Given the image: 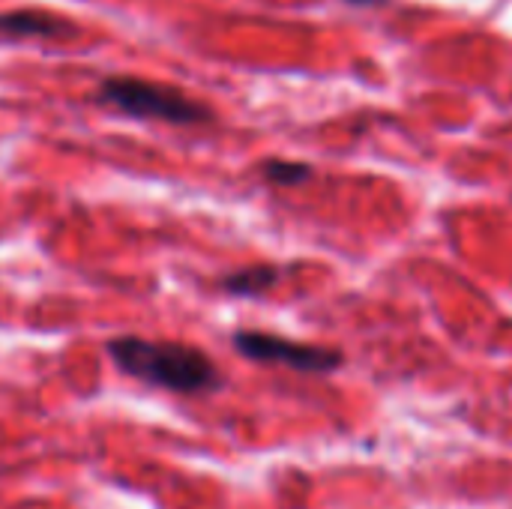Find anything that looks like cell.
<instances>
[{
	"label": "cell",
	"instance_id": "1",
	"mask_svg": "<svg viewBox=\"0 0 512 509\" xmlns=\"http://www.w3.org/2000/svg\"><path fill=\"white\" fill-rule=\"evenodd\" d=\"M108 354L114 366L129 378L168 393L198 396L222 384L213 360L204 351L180 342H150L138 336H123L108 342Z\"/></svg>",
	"mask_w": 512,
	"mask_h": 509
},
{
	"label": "cell",
	"instance_id": "2",
	"mask_svg": "<svg viewBox=\"0 0 512 509\" xmlns=\"http://www.w3.org/2000/svg\"><path fill=\"white\" fill-rule=\"evenodd\" d=\"M99 102H105L129 117H138V120H165V123H177V126L207 123L213 117L210 108L183 96L174 87L150 84V81H138V78H126V75L108 78L99 90Z\"/></svg>",
	"mask_w": 512,
	"mask_h": 509
},
{
	"label": "cell",
	"instance_id": "3",
	"mask_svg": "<svg viewBox=\"0 0 512 509\" xmlns=\"http://www.w3.org/2000/svg\"><path fill=\"white\" fill-rule=\"evenodd\" d=\"M234 348L255 360V363H279L297 372H309V375H321V372H333L342 366V354L330 351V348H315V345H300L282 336H270V333H252L243 330L234 336Z\"/></svg>",
	"mask_w": 512,
	"mask_h": 509
},
{
	"label": "cell",
	"instance_id": "4",
	"mask_svg": "<svg viewBox=\"0 0 512 509\" xmlns=\"http://www.w3.org/2000/svg\"><path fill=\"white\" fill-rule=\"evenodd\" d=\"M0 33H9V36H63V33H69V24H63L45 12L18 9V12L0 15Z\"/></svg>",
	"mask_w": 512,
	"mask_h": 509
},
{
	"label": "cell",
	"instance_id": "5",
	"mask_svg": "<svg viewBox=\"0 0 512 509\" xmlns=\"http://www.w3.org/2000/svg\"><path fill=\"white\" fill-rule=\"evenodd\" d=\"M273 282H276V270L273 267H249V270H240L234 276H225L222 279V288L228 294L255 297V294H264Z\"/></svg>",
	"mask_w": 512,
	"mask_h": 509
},
{
	"label": "cell",
	"instance_id": "6",
	"mask_svg": "<svg viewBox=\"0 0 512 509\" xmlns=\"http://www.w3.org/2000/svg\"><path fill=\"white\" fill-rule=\"evenodd\" d=\"M264 174L276 183H300L309 177V168L306 165H297V162H267Z\"/></svg>",
	"mask_w": 512,
	"mask_h": 509
},
{
	"label": "cell",
	"instance_id": "7",
	"mask_svg": "<svg viewBox=\"0 0 512 509\" xmlns=\"http://www.w3.org/2000/svg\"><path fill=\"white\" fill-rule=\"evenodd\" d=\"M354 3H372V0H354Z\"/></svg>",
	"mask_w": 512,
	"mask_h": 509
}]
</instances>
